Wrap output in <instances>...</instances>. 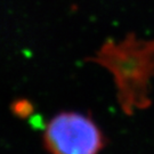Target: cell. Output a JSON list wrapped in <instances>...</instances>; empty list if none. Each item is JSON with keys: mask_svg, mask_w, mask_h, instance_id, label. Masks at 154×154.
<instances>
[{"mask_svg": "<svg viewBox=\"0 0 154 154\" xmlns=\"http://www.w3.org/2000/svg\"><path fill=\"white\" fill-rule=\"evenodd\" d=\"M106 65L116 78L118 97L122 111L130 116L135 111L149 106V81L154 72V57L149 51H106L97 60Z\"/></svg>", "mask_w": 154, "mask_h": 154, "instance_id": "obj_1", "label": "cell"}, {"mask_svg": "<svg viewBox=\"0 0 154 154\" xmlns=\"http://www.w3.org/2000/svg\"><path fill=\"white\" fill-rule=\"evenodd\" d=\"M105 144L97 123L79 112H61L44 132V145L50 154H99Z\"/></svg>", "mask_w": 154, "mask_h": 154, "instance_id": "obj_2", "label": "cell"}]
</instances>
